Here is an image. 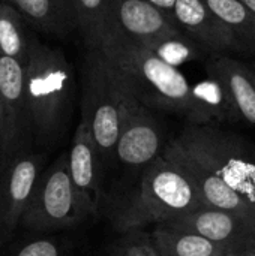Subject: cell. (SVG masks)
<instances>
[{
    "label": "cell",
    "mask_w": 255,
    "mask_h": 256,
    "mask_svg": "<svg viewBox=\"0 0 255 256\" xmlns=\"http://www.w3.org/2000/svg\"><path fill=\"white\" fill-rule=\"evenodd\" d=\"M96 51L120 86L149 110L182 116L188 124H212L180 69L165 63L141 44L108 28Z\"/></svg>",
    "instance_id": "6da1fadb"
},
{
    "label": "cell",
    "mask_w": 255,
    "mask_h": 256,
    "mask_svg": "<svg viewBox=\"0 0 255 256\" xmlns=\"http://www.w3.org/2000/svg\"><path fill=\"white\" fill-rule=\"evenodd\" d=\"M203 206L185 170L159 154L141 168L137 184L116 200L111 222L117 231L125 232L174 220Z\"/></svg>",
    "instance_id": "7a4b0ae2"
},
{
    "label": "cell",
    "mask_w": 255,
    "mask_h": 256,
    "mask_svg": "<svg viewBox=\"0 0 255 256\" xmlns=\"http://www.w3.org/2000/svg\"><path fill=\"white\" fill-rule=\"evenodd\" d=\"M24 88L33 140H56L71 111L74 74L65 52L36 38L24 66Z\"/></svg>",
    "instance_id": "3957f363"
},
{
    "label": "cell",
    "mask_w": 255,
    "mask_h": 256,
    "mask_svg": "<svg viewBox=\"0 0 255 256\" xmlns=\"http://www.w3.org/2000/svg\"><path fill=\"white\" fill-rule=\"evenodd\" d=\"M173 142L255 210L254 142L216 124H188Z\"/></svg>",
    "instance_id": "277c9868"
},
{
    "label": "cell",
    "mask_w": 255,
    "mask_h": 256,
    "mask_svg": "<svg viewBox=\"0 0 255 256\" xmlns=\"http://www.w3.org/2000/svg\"><path fill=\"white\" fill-rule=\"evenodd\" d=\"M95 213L74 186L65 153L41 172L20 225L30 231H54L77 226Z\"/></svg>",
    "instance_id": "5b68a950"
},
{
    "label": "cell",
    "mask_w": 255,
    "mask_h": 256,
    "mask_svg": "<svg viewBox=\"0 0 255 256\" xmlns=\"http://www.w3.org/2000/svg\"><path fill=\"white\" fill-rule=\"evenodd\" d=\"M122 87L98 51H87L84 78L81 120L101 154V160L108 164L116 159V146L120 128Z\"/></svg>",
    "instance_id": "8992f818"
},
{
    "label": "cell",
    "mask_w": 255,
    "mask_h": 256,
    "mask_svg": "<svg viewBox=\"0 0 255 256\" xmlns=\"http://www.w3.org/2000/svg\"><path fill=\"white\" fill-rule=\"evenodd\" d=\"M0 110L2 171L15 156L27 152L33 140L24 88V66L9 57H0Z\"/></svg>",
    "instance_id": "52a82bcc"
},
{
    "label": "cell",
    "mask_w": 255,
    "mask_h": 256,
    "mask_svg": "<svg viewBox=\"0 0 255 256\" xmlns=\"http://www.w3.org/2000/svg\"><path fill=\"white\" fill-rule=\"evenodd\" d=\"M164 147V134L152 110L144 106L122 87L116 159L125 166L143 168L156 159Z\"/></svg>",
    "instance_id": "ba28073f"
},
{
    "label": "cell",
    "mask_w": 255,
    "mask_h": 256,
    "mask_svg": "<svg viewBox=\"0 0 255 256\" xmlns=\"http://www.w3.org/2000/svg\"><path fill=\"white\" fill-rule=\"evenodd\" d=\"M165 224L192 230L228 254H245L255 246V216L203 206Z\"/></svg>",
    "instance_id": "9c48e42d"
},
{
    "label": "cell",
    "mask_w": 255,
    "mask_h": 256,
    "mask_svg": "<svg viewBox=\"0 0 255 256\" xmlns=\"http://www.w3.org/2000/svg\"><path fill=\"white\" fill-rule=\"evenodd\" d=\"M44 158L23 152L0 171V232L9 234L20 226L36 182L42 172Z\"/></svg>",
    "instance_id": "30bf717a"
},
{
    "label": "cell",
    "mask_w": 255,
    "mask_h": 256,
    "mask_svg": "<svg viewBox=\"0 0 255 256\" xmlns=\"http://www.w3.org/2000/svg\"><path fill=\"white\" fill-rule=\"evenodd\" d=\"M108 28L141 45L183 32L171 14L147 0H108Z\"/></svg>",
    "instance_id": "8fae6325"
},
{
    "label": "cell",
    "mask_w": 255,
    "mask_h": 256,
    "mask_svg": "<svg viewBox=\"0 0 255 256\" xmlns=\"http://www.w3.org/2000/svg\"><path fill=\"white\" fill-rule=\"evenodd\" d=\"M207 76L221 88L231 122L255 129V72L251 64L225 54L206 60Z\"/></svg>",
    "instance_id": "7c38bea8"
},
{
    "label": "cell",
    "mask_w": 255,
    "mask_h": 256,
    "mask_svg": "<svg viewBox=\"0 0 255 256\" xmlns=\"http://www.w3.org/2000/svg\"><path fill=\"white\" fill-rule=\"evenodd\" d=\"M173 16L183 33L204 52L215 56L236 51V40L231 32L203 0H176Z\"/></svg>",
    "instance_id": "4fadbf2b"
},
{
    "label": "cell",
    "mask_w": 255,
    "mask_h": 256,
    "mask_svg": "<svg viewBox=\"0 0 255 256\" xmlns=\"http://www.w3.org/2000/svg\"><path fill=\"white\" fill-rule=\"evenodd\" d=\"M68 158V171L71 180L86 202L96 212L101 201V154L89 132V128L81 120L75 129Z\"/></svg>",
    "instance_id": "5bb4252c"
},
{
    "label": "cell",
    "mask_w": 255,
    "mask_h": 256,
    "mask_svg": "<svg viewBox=\"0 0 255 256\" xmlns=\"http://www.w3.org/2000/svg\"><path fill=\"white\" fill-rule=\"evenodd\" d=\"M33 27L56 38H65L75 28L71 0H5Z\"/></svg>",
    "instance_id": "9a60e30c"
},
{
    "label": "cell",
    "mask_w": 255,
    "mask_h": 256,
    "mask_svg": "<svg viewBox=\"0 0 255 256\" xmlns=\"http://www.w3.org/2000/svg\"><path fill=\"white\" fill-rule=\"evenodd\" d=\"M150 237L161 256H216L228 254L192 230L173 224H158L150 232Z\"/></svg>",
    "instance_id": "2e32d148"
},
{
    "label": "cell",
    "mask_w": 255,
    "mask_h": 256,
    "mask_svg": "<svg viewBox=\"0 0 255 256\" xmlns=\"http://www.w3.org/2000/svg\"><path fill=\"white\" fill-rule=\"evenodd\" d=\"M231 32L236 51L255 56V14L240 0H203Z\"/></svg>",
    "instance_id": "e0dca14e"
},
{
    "label": "cell",
    "mask_w": 255,
    "mask_h": 256,
    "mask_svg": "<svg viewBox=\"0 0 255 256\" xmlns=\"http://www.w3.org/2000/svg\"><path fill=\"white\" fill-rule=\"evenodd\" d=\"M33 36L23 15L8 2L0 0V57H9L26 66Z\"/></svg>",
    "instance_id": "ac0fdd59"
},
{
    "label": "cell",
    "mask_w": 255,
    "mask_h": 256,
    "mask_svg": "<svg viewBox=\"0 0 255 256\" xmlns=\"http://www.w3.org/2000/svg\"><path fill=\"white\" fill-rule=\"evenodd\" d=\"M71 6L87 51H96L108 27V0H71Z\"/></svg>",
    "instance_id": "d6986e66"
},
{
    "label": "cell",
    "mask_w": 255,
    "mask_h": 256,
    "mask_svg": "<svg viewBox=\"0 0 255 256\" xmlns=\"http://www.w3.org/2000/svg\"><path fill=\"white\" fill-rule=\"evenodd\" d=\"M143 46H146L161 60H164L165 63L174 68H179L180 64L197 58L198 54L203 52V50L183 32L162 38L159 40H155Z\"/></svg>",
    "instance_id": "ffe728a7"
},
{
    "label": "cell",
    "mask_w": 255,
    "mask_h": 256,
    "mask_svg": "<svg viewBox=\"0 0 255 256\" xmlns=\"http://www.w3.org/2000/svg\"><path fill=\"white\" fill-rule=\"evenodd\" d=\"M122 234L123 236L113 244L108 256H161L150 234L141 230H131Z\"/></svg>",
    "instance_id": "44dd1931"
},
{
    "label": "cell",
    "mask_w": 255,
    "mask_h": 256,
    "mask_svg": "<svg viewBox=\"0 0 255 256\" xmlns=\"http://www.w3.org/2000/svg\"><path fill=\"white\" fill-rule=\"evenodd\" d=\"M14 256H62L60 248L50 238H36L24 243Z\"/></svg>",
    "instance_id": "7402d4cb"
},
{
    "label": "cell",
    "mask_w": 255,
    "mask_h": 256,
    "mask_svg": "<svg viewBox=\"0 0 255 256\" xmlns=\"http://www.w3.org/2000/svg\"><path fill=\"white\" fill-rule=\"evenodd\" d=\"M147 2H150L152 4H155L159 9H162V10H165V12L173 15V8H174L176 0H147Z\"/></svg>",
    "instance_id": "603a6c76"
},
{
    "label": "cell",
    "mask_w": 255,
    "mask_h": 256,
    "mask_svg": "<svg viewBox=\"0 0 255 256\" xmlns=\"http://www.w3.org/2000/svg\"><path fill=\"white\" fill-rule=\"evenodd\" d=\"M242 3H245L248 6V9H251L255 14V0H240Z\"/></svg>",
    "instance_id": "cb8c5ba5"
},
{
    "label": "cell",
    "mask_w": 255,
    "mask_h": 256,
    "mask_svg": "<svg viewBox=\"0 0 255 256\" xmlns=\"http://www.w3.org/2000/svg\"><path fill=\"white\" fill-rule=\"evenodd\" d=\"M2 134H3V129H2V110H0V150H2Z\"/></svg>",
    "instance_id": "d4e9b609"
},
{
    "label": "cell",
    "mask_w": 255,
    "mask_h": 256,
    "mask_svg": "<svg viewBox=\"0 0 255 256\" xmlns=\"http://www.w3.org/2000/svg\"><path fill=\"white\" fill-rule=\"evenodd\" d=\"M216 256H245V254H221Z\"/></svg>",
    "instance_id": "484cf974"
},
{
    "label": "cell",
    "mask_w": 255,
    "mask_h": 256,
    "mask_svg": "<svg viewBox=\"0 0 255 256\" xmlns=\"http://www.w3.org/2000/svg\"><path fill=\"white\" fill-rule=\"evenodd\" d=\"M245 256H255V246L251 249V250H248V252H245Z\"/></svg>",
    "instance_id": "4316f807"
},
{
    "label": "cell",
    "mask_w": 255,
    "mask_h": 256,
    "mask_svg": "<svg viewBox=\"0 0 255 256\" xmlns=\"http://www.w3.org/2000/svg\"><path fill=\"white\" fill-rule=\"evenodd\" d=\"M2 242H3V234L0 232V243H2Z\"/></svg>",
    "instance_id": "83f0119b"
},
{
    "label": "cell",
    "mask_w": 255,
    "mask_h": 256,
    "mask_svg": "<svg viewBox=\"0 0 255 256\" xmlns=\"http://www.w3.org/2000/svg\"><path fill=\"white\" fill-rule=\"evenodd\" d=\"M251 66H252V69H254V72H255V62L252 63V64H251Z\"/></svg>",
    "instance_id": "f1b7e54d"
}]
</instances>
